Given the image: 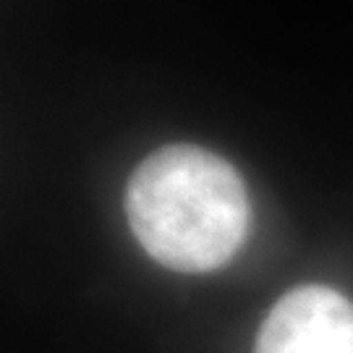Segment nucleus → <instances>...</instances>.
I'll use <instances>...</instances> for the list:
<instances>
[{
	"label": "nucleus",
	"instance_id": "1",
	"mask_svg": "<svg viewBox=\"0 0 353 353\" xmlns=\"http://www.w3.org/2000/svg\"><path fill=\"white\" fill-rule=\"evenodd\" d=\"M123 210L141 249L176 272L228 265L252 223L239 170L196 144H168L147 154L128 178Z\"/></svg>",
	"mask_w": 353,
	"mask_h": 353
},
{
	"label": "nucleus",
	"instance_id": "2",
	"mask_svg": "<svg viewBox=\"0 0 353 353\" xmlns=\"http://www.w3.org/2000/svg\"><path fill=\"white\" fill-rule=\"evenodd\" d=\"M254 353H353V301L327 285H299L265 316Z\"/></svg>",
	"mask_w": 353,
	"mask_h": 353
}]
</instances>
